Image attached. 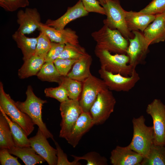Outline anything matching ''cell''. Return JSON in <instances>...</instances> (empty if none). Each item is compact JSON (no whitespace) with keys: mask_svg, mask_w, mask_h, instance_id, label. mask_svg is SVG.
I'll return each mask as SVG.
<instances>
[{"mask_svg":"<svg viewBox=\"0 0 165 165\" xmlns=\"http://www.w3.org/2000/svg\"><path fill=\"white\" fill-rule=\"evenodd\" d=\"M26 94V100L23 102H16V105L22 112L29 116L34 124L38 127L47 138H50L54 141L53 135L47 128L42 118V107L47 102V101L37 97L30 85L28 86Z\"/></svg>","mask_w":165,"mask_h":165,"instance_id":"6da1fadb","label":"cell"},{"mask_svg":"<svg viewBox=\"0 0 165 165\" xmlns=\"http://www.w3.org/2000/svg\"><path fill=\"white\" fill-rule=\"evenodd\" d=\"M96 42L95 47L118 54H126L128 42L117 30L112 29L105 25L91 34Z\"/></svg>","mask_w":165,"mask_h":165,"instance_id":"7a4b0ae2","label":"cell"},{"mask_svg":"<svg viewBox=\"0 0 165 165\" xmlns=\"http://www.w3.org/2000/svg\"><path fill=\"white\" fill-rule=\"evenodd\" d=\"M143 116L133 118V136L131 142L128 145L131 149L142 155L144 157H146L149 153L153 144L154 137L152 126H147Z\"/></svg>","mask_w":165,"mask_h":165,"instance_id":"3957f363","label":"cell"},{"mask_svg":"<svg viewBox=\"0 0 165 165\" xmlns=\"http://www.w3.org/2000/svg\"><path fill=\"white\" fill-rule=\"evenodd\" d=\"M96 56L99 58L101 68L114 74L125 76H130L136 67L129 64V58L124 54H112L107 50L95 47Z\"/></svg>","mask_w":165,"mask_h":165,"instance_id":"277c9868","label":"cell"},{"mask_svg":"<svg viewBox=\"0 0 165 165\" xmlns=\"http://www.w3.org/2000/svg\"><path fill=\"white\" fill-rule=\"evenodd\" d=\"M0 107L11 120L22 128L28 136L34 129V124L27 114L17 106L9 94L5 91L2 82H0Z\"/></svg>","mask_w":165,"mask_h":165,"instance_id":"5b68a950","label":"cell"},{"mask_svg":"<svg viewBox=\"0 0 165 165\" xmlns=\"http://www.w3.org/2000/svg\"><path fill=\"white\" fill-rule=\"evenodd\" d=\"M107 17L103 20L104 25L112 29L117 30L127 39L134 37L128 29L125 19V10L122 7L119 0H105L102 6Z\"/></svg>","mask_w":165,"mask_h":165,"instance_id":"8992f818","label":"cell"},{"mask_svg":"<svg viewBox=\"0 0 165 165\" xmlns=\"http://www.w3.org/2000/svg\"><path fill=\"white\" fill-rule=\"evenodd\" d=\"M116 100L108 88L100 92L91 107L89 112L94 125L104 123L114 111Z\"/></svg>","mask_w":165,"mask_h":165,"instance_id":"52a82bcc","label":"cell"},{"mask_svg":"<svg viewBox=\"0 0 165 165\" xmlns=\"http://www.w3.org/2000/svg\"><path fill=\"white\" fill-rule=\"evenodd\" d=\"M60 110L62 119L59 137L66 139L82 111L79 99H70L61 103Z\"/></svg>","mask_w":165,"mask_h":165,"instance_id":"ba28073f","label":"cell"},{"mask_svg":"<svg viewBox=\"0 0 165 165\" xmlns=\"http://www.w3.org/2000/svg\"><path fill=\"white\" fill-rule=\"evenodd\" d=\"M146 112L153 120V143L165 145V105L158 99H154L148 105Z\"/></svg>","mask_w":165,"mask_h":165,"instance_id":"9c48e42d","label":"cell"},{"mask_svg":"<svg viewBox=\"0 0 165 165\" xmlns=\"http://www.w3.org/2000/svg\"><path fill=\"white\" fill-rule=\"evenodd\" d=\"M98 72L101 78L110 90L128 92L140 80L139 75L134 69L131 75L125 76L120 74H114L101 68Z\"/></svg>","mask_w":165,"mask_h":165,"instance_id":"30bf717a","label":"cell"},{"mask_svg":"<svg viewBox=\"0 0 165 165\" xmlns=\"http://www.w3.org/2000/svg\"><path fill=\"white\" fill-rule=\"evenodd\" d=\"M107 88L102 79L91 74L82 82V91L79 100L82 112H89L98 94Z\"/></svg>","mask_w":165,"mask_h":165,"instance_id":"8fae6325","label":"cell"},{"mask_svg":"<svg viewBox=\"0 0 165 165\" xmlns=\"http://www.w3.org/2000/svg\"><path fill=\"white\" fill-rule=\"evenodd\" d=\"M132 33L134 36L128 39L130 43L126 54L129 58V64L136 67L144 58L150 45L143 34L138 31H132Z\"/></svg>","mask_w":165,"mask_h":165,"instance_id":"7c38bea8","label":"cell"},{"mask_svg":"<svg viewBox=\"0 0 165 165\" xmlns=\"http://www.w3.org/2000/svg\"><path fill=\"white\" fill-rule=\"evenodd\" d=\"M47 139L38 128L36 135L29 138L30 147L49 165H57V149L50 145Z\"/></svg>","mask_w":165,"mask_h":165,"instance_id":"4fadbf2b","label":"cell"},{"mask_svg":"<svg viewBox=\"0 0 165 165\" xmlns=\"http://www.w3.org/2000/svg\"><path fill=\"white\" fill-rule=\"evenodd\" d=\"M17 22L19 25L17 30L24 34L32 33L40 28L41 18L39 13L35 8H26L21 9L17 13Z\"/></svg>","mask_w":165,"mask_h":165,"instance_id":"5bb4252c","label":"cell"},{"mask_svg":"<svg viewBox=\"0 0 165 165\" xmlns=\"http://www.w3.org/2000/svg\"><path fill=\"white\" fill-rule=\"evenodd\" d=\"M88 13L82 0H79L73 6L68 7L66 12L60 17L55 20L48 19L44 24L57 29H62L70 22L87 16Z\"/></svg>","mask_w":165,"mask_h":165,"instance_id":"9a60e30c","label":"cell"},{"mask_svg":"<svg viewBox=\"0 0 165 165\" xmlns=\"http://www.w3.org/2000/svg\"><path fill=\"white\" fill-rule=\"evenodd\" d=\"M144 158L128 146H117L111 151L110 159L113 165H141Z\"/></svg>","mask_w":165,"mask_h":165,"instance_id":"2e32d148","label":"cell"},{"mask_svg":"<svg viewBox=\"0 0 165 165\" xmlns=\"http://www.w3.org/2000/svg\"><path fill=\"white\" fill-rule=\"evenodd\" d=\"M39 29L45 33L51 42L65 44L69 43L77 46L79 45V37L76 32L70 28L58 29L41 23Z\"/></svg>","mask_w":165,"mask_h":165,"instance_id":"e0dca14e","label":"cell"},{"mask_svg":"<svg viewBox=\"0 0 165 165\" xmlns=\"http://www.w3.org/2000/svg\"><path fill=\"white\" fill-rule=\"evenodd\" d=\"M93 126L90 112H82L66 140L73 147H75L83 135Z\"/></svg>","mask_w":165,"mask_h":165,"instance_id":"ac0fdd59","label":"cell"},{"mask_svg":"<svg viewBox=\"0 0 165 165\" xmlns=\"http://www.w3.org/2000/svg\"><path fill=\"white\" fill-rule=\"evenodd\" d=\"M143 35L149 44H152L165 40V21L163 13L157 14L151 24L144 31Z\"/></svg>","mask_w":165,"mask_h":165,"instance_id":"d6986e66","label":"cell"},{"mask_svg":"<svg viewBox=\"0 0 165 165\" xmlns=\"http://www.w3.org/2000/svg\"><path fill=\"white\" fill-rule=\"evenodd\" d=\"M156 15L146 14L139 12L125 11V19L129 30L143 32L155 20Z\"/></svg>","mask_w":165,"mask_h":165,"instance_id":"ffe728a7","label":"cell"},{"mask_svg":"<svg viewBox=\"0 0 165 165\" xmlns=\"http://www.w3.org/2000/svg\"><path fill=\"white\" fill-rule=\"evenodd\" d=\"M92 61L90 55L87 53L84 56L74 63L67 76L83 82L91 74L90 68Z\"/></svg>","mask_w":165,"mask_h":165,"instance_id":"44dd1931","label":"cell"},{"mask_svg":"<svg viewBox=\"0 0 165 165\" xmlns=\"http://www.w3.org/2000/svg\"><path fill=\"white\" fill-rule=\"evenodd\" d=\"M12 38L22 51L24 61L35 54L37 37H28L16 31L13 35Z\"/></svg>","mask_w":165,"mask_h":165,"instance_id":"7402d4cb","label":"cell"},{"mask_svg":"<svg viewBox=\"0 0 165 165\" xmlns=\"http://www.w3.org/2000/svg\"><path fill=\"white\" fill-rule=\"evenodd\" d=\"M24 61L18 72V77L22 79L37 75L45 63V58L35 54Z\"/></svg>","mask_w":165,"mask_h":165,"instance_id":"603a6c76","label":"cell"},{"mask_svg":"<svg viewBox=\"0 0 165 165\" xmlns=\"http://www.w3.org/2000/svg\"><path fill=\"white\" fill-rule=\"evenodd\" d=\"M11 154L20 158L26 165H35L42 163L45 160L38 154L31 147H20L17 146L11 150H9Z\"/></svg>","mask_w":165,"mask_h":165,"instance_id":"cb8c5ba5","label":"cell"},{"mask_svg":"<svg viewBox=\"0 0 165 165\" xmlns=\"http://www.w3.org/2000/svg\"><path fill=\"white\" fill-rule=\"evenodd\" d=\"M0 111L9 123L16 146L30 147L29 139L22 128L17 123L10 119L0 107Z\"/></svg>","mask_w":165,"mask_h":165,"instance_id":"d4e9b609","label":"cell"},{"mask_svg":"<svg viewBox=\"0 0 165 165\" xmlns=\"http://www.w3.org/2000/svg\"><path fill=\"white\" fill-rule=\"evenodd\" d=\"M141 165H165V147L153 143Z\"/></svg>","mask_w":165,"mask_h":165,"instance_id":"484cf974","label":"cell"},{"mask_svg":"<svg viewBox=\"0 0 165 165\" xmlns=\"http://www.w3.org/2000/svg\"><path fill=\"white\" fill-rule=\"evenodd\" d=\"M16 146L10 127L6 119L0 113V148L11 150Z\"/></svg>","mask_w":165,"mask_h":165,"instance_id":"4316f807","label":"cell"},{"mask_svg":"<svg viewBox=\"0 0 165 165\" xmlns=\"http://www.w3.org/2000/svg\"><path fill=\"white\" fill-rule=\"evenodd\" d=\"M42 81L59 83L61 75L59 73L53 62H45L37 75Z\"/></svg>","mask_w":165,"mask_h":165,"instance_id":"83f0119b","label":"cell"},{"mask_svg":"<svg viewBox=\"0 0 165 165\" xmlns=\"http://www.w3.org/2000/svg\"><path fill=\"white\" fill-rule=\"evenodd\" d=\"M59 85L63 86L67 90L68 97L79 100L82 89V82L67 76H62Z\"/></svg>","mask_w":165,"mask_h":165,"instance_id":"f1b7e54d","label":"cell"},{"mask_svg":"<svg viewBox=\"0 0 165 165\" xmlns=\"http://www.w3.org/2000/svg\"><path fill=\"white\" fill-rule=\"evenodd\" d=\"M87 54L85 49L79 45L68 43L65 44L58 58L78 60Z\"/></svg>","mask_w":165,"mask_h":165,"instance_id":"f546056e","label":"cell"},{"mask_svg":"<svg viewBox=\"0 0 165 165\" xmlns=\"http://www.w3.org/2000/svg\"><path fill=\"white\" fill-rule=\"evenodd\" d=\"M74 159L79 161L85 160L87 162L86 165H107L108 160L104 156L95 151L89 152L81 156L71 155Z\"/></svg>","mask_w":165,"mask_h":165,"instance_id":"4dcf8cb0","label":"cell"},{"mask_svg":"<svg viewBox=\"0 0 165 165\" xmlns=\"http://www.w3.org/2000/svg\"><path fill=\"white\" fill-rule=\"evenodd\" d=\"M37 37V41L35 54L45 58L51 46V41L44 32L40 31Z\"/></svg>","mask_w":165,"mask_h":165,"instance_id":"1f68e13d","label":"cell"},{"mask_svg":"<svg viewBox=\"0 0 165 165\" xmlns=\"http://www.w3.org/2000/svg\"><path fill=\"white\" fill-rule=\"evenodd\" d=\"M44 93L46 97L54 98L60 103L69 99L67 90L61 85L55 87L46 88L44 90Z\"/></svg>","mask_w":165,"mask_h":165,"instance_id":"d6a6232c","label":"cell"},{"mask_svg":"<svg viewBox=\"0 0 165 165\" xmlns=\"http://www.w3.org/2000/svg\"><path fill=\"white\" fill-rule=\"evenodd\" d=\"M139 12L145 14L151 15L163 13L165 12V0H152Z\"/></svg>","mask_w":165,"mask_h":165,"instance_id":"836d02e7","label":"cell"},{"mask_svg":"<svg viewBox=\"0 0 165 165\" xmlns=\"http://www.w3.org/2000/svg\"><path fill=\"white\" fill-rule=\"evenodd\" d=\"M77 60L58 58L54 61L53 63L60 75L65 76H67Z\"/></svg>","mask_w":165,"mask_h":165,"instance_id":"e575fe53","label":"cell"},{"mask_svg":"<svg viewBox=\"0 0 165 165\" xmlns=\"http://www.w3.org/2000/svg\"><path fill=\"white\" fill-rule=\"evenodd\" d=\"M28 0H1L0 6L6 11H14L20 8L29 6Z\"/></svg>","mask_w":165,"mask_h":165,"instance_id":"d590c367","label":"cell"},{"mask_svg":"<svg viewBox=\"0 0 165 165\" xmlns=\"http://www.w3.org/2000/svg\"><path fill=\"white\" fill-rule=\"evenodd\" d=\"M65 44L51 42L50 48L45 58V62H53L58 58L63 51Z\"/></svg>","mask_w":165,"mask_h":165,"instance_id":"8d00e7d4","label":"cell"},{"mask_svg":"<svg viewBox=\"0 0 165 165\" xmlns=\"http://www.w3.org/2000/svg\"><path fill=\"white\" fill-rule=\"evenodd\" d=\"M57 150V165H79L81 163L79 161L74 159L72 162L68 161L66 154L64 153L58 143L54 141Z\"/></svg>","mask_w":165,"mask_h":165,"instance_id":"74e56055","label":"cell"},{"mask_svg":"<svg viewBox=\"0 0 165 165\" xmlns=\"http://www.w3.org/2000/svg\"><path fill=\"white\" fill-rule=\"evenodd\" d=\"M86 10L88 12H94L106 15L104 7L97 0H81Z\"/></svg>","mask_w":165,"mask_h":165,"instance_id":"f35d334b","label":"cell"},{"mask_svg":"<svg viewBox=\"0 0 165 165\" xmlns=\"http://www.w3.org/2000/svg\"><path fill=\"white\" fill-rule=\"evenodd\" d=\"M9 150L2 148L0 150V162L2 165H20L17 157L11 155Z\"/></svg>","mask_w":165,"mask_h":165,"instance_id":"ab89813d","label":"cell"},{"mask_svg":"<svg viewBox=\"0 0 165 165\" xmlns=\"http://www.w3.org/2000/svg\"><path fill=\"white\" fill-rule=\"evenodd\" d=\"M101 5L102 6L105 3V0H99Z\"/></svg>","mask_w":165,"mask_h":165,"instance_id":"60d3db41","label":"cell"},{"mask_svg":"<svg viewBox=\"0 0 165 165\" xmlns=\"http://www.w3.org/2000/svg\"><path fill=\"white\" fill-rule=\"evenodd\" d=\"M163 13V15H164V19L165 21V12L164 13Z\"/></svg>","mask_w":165,"mask_h":165,"instance_id":"b9f144b4","label":"cell"},{"mask_svg":"<svg viewBox=\"0 0 165 165\" xmlns=\"http://www.w3.org/2000/svg\"><path fill=\"white\" fill-rule=\"evenodd\" d=\"M164 146H165V145Z\"/></svg>","mask_w":165,"mask_h":165,"instance_id":"7bdbcfd3","label":"cell"}]
</instances>
